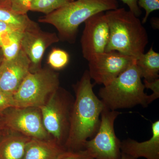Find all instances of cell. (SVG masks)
Segmentation results:
<instances>
[{
	"mask_svg": "<svg viewBox=\"0 0 159 159\" xmlns=\"http://www.w3.org/2000/svg\"><path fill=\"white\" fill-rule=\"evenodd\" d=\"M88 70L74 85L76 98L71 111L68 136L64 145L66 150H84L89 139L97 134L100 123V116L105 107L93 90Z\"/></svg>",
	"mask_w": 159,
	"mask_h": 159,
	"instance_id": "cell-1",
	"label": "cell"
},
{
	"mask_svg": "<svg viewBox=\"0 0 159 159\" xmlns=\"http://www.w3.org/2000/svg\"><path fill=\"white\" fill-rule=\"evenodd\" d=\"M105 14L110 38L105 51H118L135 58L144 53L148 35L139 18L122 8L106 11Z\"/></svg>",
	"mask_w": 159,
	"mask_h": 159,
	"instance_id": "cell-2",
	"label": "cell"
},
{
	"mask_svg": "<svg viewBox=\"0 0 159 159\" xmlns=\"http://www.w3.org/2000/svg\"><path fill=\"white\" fill-rule=\"evenodd\" d=\"M119 6L117 0H77L39 17L38 21L54 26L60 40L74 43L81 24L94 15L116 9Z\"/></svg>",
	"mask_w": 159,
	"mask_h": 159,
	"instance_id": "cell-3",
	"label": "cell"
},
{
	"mask_svg": "<svg viewBox=\"0 0 159 159\" xmlns=\"http://www.w3.org/2000/svg\"><path fill=\"white\" fill-rule=\"evenodd\" d=\"M136 59L122 74L100 88L99 96L107 108L111 111L130 108L137 105L147 107L159 98L147 95Z\"/></svg>",
	"mask_w": 159,
	"mask_h": 159,
	"instance_id": "cell-4",
	"label": "cell"
},
{
	"mask_svg": "<svg viewBox=\"0 0 159 159\" xmlns=\"http://www.w3.org/2000/svg\"><path fill=\"white\" fill-rule=\"evenodd\" d=\"M59 88L58 74L51 69L30 72L13 94L15 107L39 108Z\"/></svg>",
	"mask_w": 159,
	"mask_h": 159,
	"instance_id": "cell-5",
	"label": "cell"
},
{
	"mask_svg": "<svg viewBox=\"0 0 159 159\" xmlns=\"http://www.w3.org/2000/svg\"><path fill=\"white\" fill-rule=\"evenodd\" d=\"M74 100L67 92L59 88L44 105L39 107L47 132L63 146L68 136Z\"/></svg>",
	"mask_w": 159,
	"mask_h": 159,
	"instance_id": "cell-6",
	"label": "cell"
},
{
	"mask_svg": "<svg viewBox=\"0 0 159 159\" xmlns=\"http://www.w3.org/2000/svg\"><path fill=\"white\" fill-rule=\"evenodd\" d=\"M120 112L105 106L100 116V123L97 134L84 144V149L94 159H120L121 141L116 135L114 125Z\"/></svg>",
	"mask_w": 159,
	"mask_h": 159,
	"instance_id": "cell-7",
	"label": "cell"
},
{
	"mask_svg": "<svg viewBox=\"0 0 159 159\" xmlns=\"http://www.w3.org/2000/svg\"><path fill=\"white\" fill-rule=\"evenodd\" d=\"M0 119L6 130L16 132L31 139H52L44 127L38 107H9L0 114Z\"/></svg>",
	"mask_w": 159,
	"mask_h": 159,
	"instance_id": "cell-8",
	"label": "cell"
},
{
	"mask_svg": "<svg viewBox=\"0 0 159 159\" xmlns=\"http://www.w3.org/2000/svg\"><path fill=\"white\" fill-rule=\"evenodd\" d=\"M135 59L118 51H105L89 61V74L96 83L106 85L124 72Z\"/></svg>",
	"mask_w": 159,
	"mask_h": 159,
	"instance_id": "cell-9",
	"label": "cell"
},
{
	"mask_svg": "<svg viewBox=\"0 0 159 159\" xmlns=\"http://www.w3.org/2000/svg\"><path fill=\"white\" fill-rule=\"evenodd\" d=\"M80 43L83 56L87 61L105 52L110 38V28L105 12L94 15L84 23Z\"/></svg>",
	"mask_w": 159,
	"mask_h": 159,
	"instance_id": "cell-10",
	"label": "cell"
},
{
	"mask_svg": "<svg viewBox=\"0 0 159 159\" xmlns=\"http://www.w3.org/2000/svg\"><path fill=\"white\" fill-rule=\"evenodd\" d=\"M59 41L56 33L43 31L37 23L24 31L21 49L30 61V72L42 68V61L46 50Z\"/></svg>",
	"mask_w": 159,
	"mask_h": 159,
	"instance_id": "cell-11",
	"label": "cell"
},
{
	"mask_svg": "<svg viewBox=\"0 0 159 159\" xmlns=\"http://www.w3.org/2000/svg\"><path fill=\"white\" fill-rule=\"evenodd\" d=\"M30 72V62L21 49L13 58L0 64V91L13 95Z\"/></svg>",
	"mask_w": 159,
	"mask_h": 159,
	"instance_id": "cell-12",
	"label": "cell"
},
{
	"mask_svg": "<svg viewBox=\"0 0 159 159\" xmlns=\"http://www.w3.org/2000/svg\"><path fill=\"white\" fill-rule=\"evenodd\" d=\"M152 136L147 141L139 142L130 138L121 141V152L138 159H159V121L152 124Z\"/></svg>",
	"mask_w": 159,
	"mask_h": 159,
	"instance_id": "cell-13",
	"label": "cell"
},
{
	"mask_svg": "<svg viewBox=\"0 0 159 159\" xmlns=\"http://www.w3.org/2000/svg\"><path fill=\"white\" fill-rule=\"evenodd\" d=\"M66 150L53 139H31L26 145L23 159H57Z\"/></svg>",
	"mask_w": 159,
	"mask_h": 159,
	"instance_id": "cell-14",
	"label": "cell"
},
{
	"mask_svg": "<svg viewBox=\"0 0 159 159\" xmlns=\"http://www.w3.org/2000/svg\"><path fill=\"white\" fill-rule=\"evenodd\" d=\"M31 138L6 130L0 135V159H23Z\"/></svg>",
	"mask_w": 159,
	"mask_h": 159,
	"instance_id": "cell-15",
	"label": "cell"
},
{
	"mask_svg": "<svg viewBox=\"0 0 159 159\" xmlns=\"http://www.w3.org/2000/svg\"><path fill=\"white\" fill-rule=\"evenodd\" d=\"M136 64L142 78L148 81L159 78V54L152 46L148 52L136 58Z\"/></svg>",
	"mask_w": 159,
	"mask_h": 159,
	"instance_id": "cell-16",
	"label": "cell"
},
{
	"mask_svg": "<svg viewBox=\"0 0 159 159\" xmlns=\"http://www.w3.org/2000/svg\"><path fill=\"white\" fill-rule=\"evenodd\" d=\"M0 21L23 31L37 24L27 14H20L9 7L2 6H0Z\"/></svg>",
	"mask_w": 159,
	"mask_h": 159,
	"instance_id": "cell-17",
	"label": "cell"
},
{
	"mask_svg": "<svg viewBox=\"0 0 159 159\" xmlns=\"http://www.w3.org/2000/svg\"><path fill=\"white\" fill-rule=\"evenodd\" d=\"M74 0H31L29 11L50 14Z\"/></svg>",
	"mask_w": 159,
	"mask_h": 159,
	"instance_id": "cell-18",
	"label": "cell"
},
{
	"mask_svg": "<svg viewBox=\"0 0 159 159\" xmlns=\"http://www.w3.org/2000/svg\"><path fill=\"white\" fill-rule=\"evenodd\" d=\"M70 60L67 52L58 48H53L48 56L47 62L53 70H60L66 66Z\"/></svg>",
	"mask_w": 159,
	"mask_h": 159,
	"instance_id": "cell-19",
	"label": "cell"
},
{
	"mask_svg": "<svg viewBox=\"0 0 159 159\" xmlns=\"http://www.w3.org/2000/svg\"><path fill=\"white\" fill-rule=\"evenodd\" d=\"M137 2L139 8H143L145 11L142 24L147 22L148 16L152 11L159 9V0H137Z\"/></svg>",
	"mask_w": 159,
	"mask_h": 159,
	"instance_id": "cell-20",
	"label": "cell"
},
{
	"mask_svg": "<svg viewBox=\"0 0 159 159\" xmlns=\"http://www.w3.org/2000/svg\"><path fill=\"white\" fill-rule=\"evenodd\" d=\"M23 31L0 21V49L16 32Z\"/></svg>",
	"mask_w": 159,
	"mask_h": 159,
	"instance_id": "cell-21",
	"label": "cell"
},
{
	"mask_svg": "<svg viewBox=\"0 0 159 159\" xmlns=\"http://www.w3.org/2000/svg\"><path fill=\"white\" fill-rule=\"evenodd\" d=\"M57 159H94L88 151L84 149L77 151L66 150Z\"/></svg>",
	"mask_w": 159,
	"mask_h": 159,
	"instance_id": "cell-22",
	"label": "cell"
},
{
	"mask_svg": "<svg viewBox=\"0 0 159 159\" xmlns=\"http://www.w3.org/2000/svg\"><path fill=\"white\" fill-rule=\"evenodd\" d=\"M31 0H11L10 8L20 14H27Z\"/></svg>",
	"mask_w": 159,
	"mask_h": 159,
	"instance_id": "cell-23",
	"label": "cell"
},
{
	"mask_svg": "<svg viewBox=\"0 0 159 159\" xmlns=\"http://www.w3.org/2000/svg\"><path fill=\"white\" fill-rule=\"evenodd\" d=\"M11 107H15L13 95L0 91V114Z\"/></svg>",
	"mask_w": 159,
	"mask_h": 159,
	"instance_id": "cell-24",
	"label": "cell"
},
{
	"mask_svg": "<svg viewBox=\"0 0 159 159\" xmlns=\"http://www.w3.org/2000/svg\"><path fill=\"white\" fill-rule=\"evenodd\" d=\"M124 4L128 6L129 11L132 12L137 17L142 14V11L138 5L137 0H121Z\"/></svg>",
	"mask_w": 159,
	"mask_h": 159,
	"instance_id": "cell-25",
	"label": "cell"
},
{
	"mask_svg": "<svg viewBox=\"0 0 159 159\" xmlns=\"http://www.w3.org/2000/svg\"><path fill=\"white\" fill-rule=\"evenodd\" d=\"M144 84L145 88L150 89L154 95L159 97V78L151 81L144 80Z\"/></svg>",
	"mask_w": 159,
	"mask_h": 159,
	"instance_id": "cell-26",
	"label": "cell"
},
{
	"mask_svg": "<svg viewBox=\"0 0 159 159\" xmlns=\"http://www.w3.org/2000/svg\"><path fill=\"white\" fill-rule=\"evenodd\" d=\"M11 0H0V6L10 8Z\"/></svg>",
	"mask_w": 159,
	"mask_h": 159,
	"instance_id": "cell-27",
	"label": "cell"
},
{
	"mask_svg": "<svg viewBox=\"0 0 159 159\" xmlns=\"http://www.w3.org/2000/svg\"><path fill=\"white\" fill-rule=\"evenodd\" d=\"M120 159H137L133 157L128 155L122 152L121 154V157Z\"/></svg>",
	"mask_w": 159,
	"mask_h": 159,
	"instance_id": "cell-28",
	"label": "cell"
},
{
	"mask_svg": "<svg viewBox=\"0 0 159 159\" xmlns=\"http://www.w3.org/2000/svg\"><path fill=\"white\" fill-rule=\"evenodd\" d=\"M6 130L5 128H4V126H3L1 119H0V135H2Z\"/></svg>",
	"mask_w": 159,
	"mask_h": 159,
	"instance_id": "cell-29",
	"label": "cell"
},
{
	"mask_svg": "<svg viewBox=\"0 0 159 159\" xmlns=\"http://www.w3.org/2000/svg\"><path fill=\"white\" fill-rule=\"evenodd\" d=\"M4 56H3V54L2 53V50L0 49V64L2 62V61L3 59H4Z\"/></svg>",
	"mask_w": 159,
	"mask_h": 159,
	"instance_id": "cell-30",
	"label": "cell"
}]
</instances>
